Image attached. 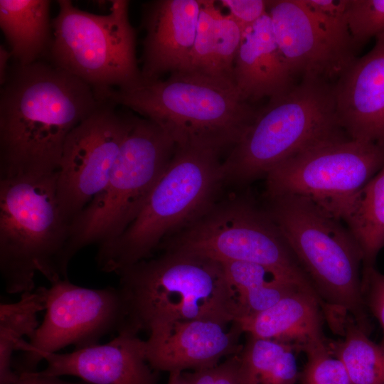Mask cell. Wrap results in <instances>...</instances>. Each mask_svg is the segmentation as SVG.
Listing matches in <instances>:
<instances>
[{"label":"cell","mask_w":384,"mask_h":384,"mask_svg":"<svg viewBox=\"0 0 384 384\" xmlns=\"http://www.w3.org/2000/svg\"><path fill=\"white\" fill-rule=\"evenodd\" d=\"M46 309V287L21 294L14 303L0 304V362L7 365L23 336L31 338L39 326L38 312Z\"/></svg>","instance_id":"25"},{"label":"cell","mask_w":384,"mask_h":384,"mask_svg":"<svg viewBox=\"0 0 384 384\" xmlns=\"http://www.w3.org/2000/svg\"><path fill=\"white\" fill-rule=\"evenodd\" d=\"M332 214L347 225L361 250L363 267L373 266L384 247V165Z\"/></svg>","instance_id":"22"},{"label":"cell","mask_w":384,"mask_h":384,"mask_svg":"<svg viewBox=\"0 0 384 384\" xmlns=\"http://www.w3.org/2000/svg\"><path fill=\"white\" fill-rule=\"evenodd\" d=\"M222 264L236 294L260 286L274 277L267 268L258 264L247 262Z\"/></svg>","instance_id":"31"},{"label":"cell","mask_w":384,"mask_h":384,"mask_svg":"<svg viewBox=\"0 0 384 384\" xmlns=\"http://www.w3.org/2000/svg\"><path fill=\"white\" fill-rule=\"evenodd\" d=\"M362 292L367 309L382 329L383 337L379 344L384 348V274L374 266L363 269Z\"/></svg>","instance_id":"32"},{"label":"cell","mask_w":384,"mask_h":384,"mask_svg":"<svg viewBox=\"0 0 384 384\" xmlns=\"http://www.w3.org/2000/svg\"><path fill=\"white\" fill-rule=\"evenodd\" d=\"M158 250L176 251L220 263L247 262L267 268L323 304L311 282L267 210L235 198L215 203L194 223L168 238Z\"/></svg>","instance_id":"9"},{"label":"cell","mask_w":384,"mask_h":384,"mask_svg":"<svg viewBox=\"0 0 384 384\" xmlns=\"http://www.w3.org/2000/svg\"><path fill=\"white\" fill-rule=\"evenodd\" d=\"M103 100L46 60L13 62L0 90V180L57 172L68 135Z\"/></svg>","instance_id":"1"},{"label":"cell","mask_w":384,"mask_h":384,"mask_svg":"<svg viewBox=\"0 0 384 384\" xmlns=\"http://www.w3.org/2000/svg\"><path fill=\"white\" fill-rule=\"evenodd\" d=\"M11 384H90L84 380L78 383L68 382L56 376L43 375L37 370L19 374L18 379Z\"/></svg>","instance_id":"35"},{"label":"cell","mask_w":384,"mask_h":384,"mask_svg":"<svg viewBox=\"0 0 384 384\" xmlns=\"http://www.w3.org/2000/svg\"><path fill=\"white\" fill-rule=\"evenodd\" d=\"M298 290L295 285L273 277L260 286L238 294L239 319L265 311Z\"/></svg>","instance_id":"30"},{"label":"cell","mask_w":384,"mask_h":384,"mask_svg":"<svg viewBox=\"0 0 384 384\" xmlns=\"http://www.w3.org/2000/svg\"><path fill=\"white\" fill-rule=\"evenodd\" d=\"M201 0H156L142 6V80L185 71L196 35Z\"/></svg>","instance_id":"18"},{"label":"cell","mask_w":384,"mask_h":384,"mask_svg":"<svg viewBox=\"0 0 384 384\" xmlns=\"http://www.w3.org/2000/svg\"><path fill=\"white\" fill-rule=\"evenodd\" d=\"M267 198V212L311 282L331 330L343 336L350 316L369 335L371 324L360 272L363 255L348 229L307 197L283 194Z\"/></svg>","instance_id":"3"},{"label":"cell","mask_w":384,"mask_h":384,"mask_svg":"<svg viewBox=\"0 0 384 384\" xmlns=\"http://www.w3.org/2000/svg\"><path fill=\"white\" fill-rule=\"evenodd\" d=\"M117 274L126 313L121 331H146L152 337L178 321L207 320L227 326L240 316L223 265L212 259L163 251Z\"/></svg>","instance_id":"2"},{"label":"cell","mask_w":384,"mask_h":384,"mask_svg":"<svg viewBox=\"0 0 384 384\" xmlns=\"http://www.w3.org/2000/svg\"><path fill=\"white\" fill-rule=\"evenodd\" d=\"M294 348L247 335L239 353V384H294L299 378Z\"/></svg>","instance_id":"23"},{"label":"cell","mask_w":384,"mask_h":384,"mask_svg":"<svg viewBox=\"0 0 384 384\" xmlns=\"http://www.w3.org/2000/svg\"><path fill=\"white\" fill-rule=\"evenodd\" d=\"M167 384H190L186 373L172 372L169 373Z\"/></svg>","instance_id":"37"},{"label":"cell","mask_w":384,"mask_h":384,"mask_svg":"<svg viewBox=\"0 0 384 384\" xmlns=\"http://www.w3.org/2000/svg\"><path fill=\"white\" fill-rule=\"evenodd\" d=\"M339 125L351 139L384 148V33L334 84Z\"/></svg>","instance_id":"15"},{"label":"cell","mask_w":384,"mask_h":384,"mask_svg":"<svg viewBox=\"0 0 384 384\" xmlns=\"http://www.w3.org/2000/svg\"><path fill=\"white\" fill-rule=\"evenodd\" d=\"M103 100L68 135L57 171L56 193L70 224L105 186L130 128L132 112Z\"/></svg>","instance_id":"13"},{"label":"cell","mask_w":384,"mask_h":384,"mask_svg":"<svg viewBox=\"0 0 384 384\" xmlns=\"http://www.w3.org/2000/svg\"><path fill=\"white\" fill-rule=\"evenodd\" d=\"M329 348L343 363L351 384H384V348L351 317L346 320L343 338L329 341Z\"/></svg>","instance_id":"24"},{"label":"cell","mask_w":384,"mask_h":384,"mask_svg":"<svg viewBox=\"0 0 384 384\" xmlns=\"http://www.w3.org/2000/svg\"><path fill=\"white\" fill-rule=\"evenodd\" d=\"M11 58L10 50H7L2 44L0 46V84H4L9 65V59Z\"/></svg>","instance_id":"36"},{"label":"cell","mask_w":384,"mask_h":384,"mask_svg":"<svg viewBox=\"0 0 384 384\" xmlns=\"http://www.w3.org/2000/svg\"><path fill=\"white\" fill-rule=\"evenodd\" d=\"M57 172L0 180V273L5 290L35 289V275L50 283L68 277L63 265L70 224L56 193Z\"/></svg>","instance_id":"7"},{"label":"cell","mask_w":384,"mask_h":384,"mask_svg":"<svg viewBox=\"0 0 384 384\" xmlns=\"http://www.w3.org/2000/svg\"><path fill=\"white\" fill-rule=\"evenodd\" d=\"M220 11L214 1L201 0L196 38L189 65L185 71L200 73L214 78L213 70L215 26Z\"/></svg>","instance_id":"27"},{"label":"cell","mask_w":384,"mask_h":384,"mask_svg":"<svg viewBox=\"0 0 384 384\" xmlns=\"http://www.w3.org/2000/svg\"><path fill=\"white\" fill-rule=\"evenodd\" d=\"M176 144L154 122L133 114L109 179L70 225L63 265L82 248L111 241L136 218L168 166Z\"/></svg>","instance_id":"8"},{"label":"cell","mask_w":384,"mask_h":384,"mask_svg":"<svg viewBox=\"0 0 384 384\" xmlns=\"http://www.w3.org/2000/svg\"><path fill=\"white\" fill-rule=\"evenodd\" d=\"M383 165V147L344 135L306 149L271 169L265 176L266 196H303L332 214Z\"/></svg>","instance_id":"12"},{"label":"cell","mask_w":384,"mask_h":384,"mask_svg":"<svg viewBox=\"0 0 384 384\" xmlns=\"http://www.w3.org/2000/svg\"><path fill=\"white\" fill-rule=\"evenodd\" d=\"M347 22L357 49L370 38L384 33V0H349Z\"/></svg>","instance_id":"28"},{"label":"cell","mask_w":384,"mask_h":384,"mask_svg":"<svg viewBox=\"0 0 384 384\" xmlns=\"http://www.w3.org/2000/svg\"><path fill=\"white\" fill-rule=\"evenodd\" d=\"M239 353L217 366L186 373L190 384H239Z\"/></svg>","instance_id":"33"},{"label":"cell","mask_w":384,"mask_h":384,"mask_svg":"<svg viewBox=\"0 0 384 384\" xmlns=\"http://www.w3.org/2000/svg\"><path fill=\"white\" fill-rule=\"evenodd\" d=\"M242 28L229 14L219 11L215 26L214 78L235 85L234 65L242 38Z\"/></svg>","instance_id":"26"},{"label":"cell","mask_w":384,"mask_h":384,"mask_svg":"<svg viewBox=\"0 0 384 384\" xmlns=\"http://www.w3.org/2000/svg\"><path fill=\"white\" fill-rule=\"evenodd\" d=\"M277 43L296 76L330 82L356 58L351 34L314 14L303 0H267Z\"/></svg>","instance_id":"14"},{"label":"cell","mask_w":384,"mask_h":384,"mask_svg":"<svg viewBox=\"0 0 384 384\" xmlns=\"http://www.w3.org/2000/svg\"><path fill=\"white\" fill-rule=\"evenodd\" d=\"M305 354L307 360L299 374L302 384H351L345 367L331 353L329 344Z\"/></svg>","instance_id":"29"},{"label":"cell","mask_w":384,"mask_h":384,"mask_svg":"<svg viewBox=\"0 0 384 384\" xmlns=\"http://www.w3.org/2000/svg\"><path fill=\"white\" fill-rule=\"evenodd\" d=\"M242 31L234 65L241 98L250 102L286 93L296 84L295 75L277 43L268 12Z\"/></svg>","instance_id":"19"},{"label":"cell","mask_w":384,"mask_h":384,"mask_svg":"<svg viewBox=\"0 0 384 384\" xmlns=\"http://www.w3.org/2000/svg\"><path fill=\"white\" fill-rule=\"evenodd\" d=\"M105 97L154 122L177 146L219 151L233 147L258 113L234 84L189 71L142 79L129 88L110 89Z\"/></svg>","instance_id":"4"},{"label":"cell","mask_w":384,"mask_h":384,"mask_svg":"<svg viewBox=\"0 0 384 384\" xmlns=\"http://www.w3.org/2000/svg\"><path fill=\"white\" fill-rule=\"evenodd\" d=\"M50 6L48 0H0V27L13 62L46 60L53 42Z\"/></svg>","instance_id":"21"},{"label":"cell","mask_w":384,"mask_h":384,"mask_svg":"<svg viewBox=\"0 0 384 384\" xmlns=\"http://www.w3.org/2000/svg\"><path fill=\"white\" fill-rule=\"evenodd\" d=\"M227 326L207 320L178 321L146 341V360L156 371L209 368L223 357L238 354L243 333L237 321Z\"/></svg>","instance_id":"17"},{"label":"cell","mask_w":384,"mask_h":384,"mask_svg":"<svg viewBox=\"0 0 384 384\" xmlns=\"http://www.w3.org/2000/svg\"><path fill=\"white\" fill-rule=\"evenodd\" d=\"M111 341L75 349L67 353H49L43 375H73L90 384H157L159 371L149 364L146 341L121 331Z\"/></svg>","instance_id":"16"},{"label":"cell","mask_w":384,"mask_h":384,"mask_svg":"<svg viewBox=\"0 0 384 384\" xmlns=\"http://www.w3.org/2000/svg\"><path fill=\"white\" fill-rule=\"evenodd\" d=\"M57 2L46 61L88 84L100 97L110 89H126L140 82L128 1H111L105 15L80 10L69 0Z\"/></svg>","instance_id":"10"},{"label":"cell","mask_w":384,"mask_h":384,"mask_svg":"<svg viewBox=\"0 0 384 384\" xmlns=\"http://www.w3.org/2000/svg\"><path fill=\"white\" fill-rule=\"evenodd\" d=\"M324 321L317 300L298 290L268 309L235 321L247 335L279 341L292 346L296 352L306 353L328 346Z\"/></svg>","instance_id":"20"},{"label":"cell","mask_w":384,"mask_h":384,"mask_svg":"<svg viewBox=\"0 0 384 384\" xmlns=\"http://www.w3.org/2000/svg\"><path fill=\"white\" fill-rule=\"evenodd\" d=\"M46 314L33 336L19 341L22 351L13 367L18 375L36 371L49 353L69 345L75 349L97 344L104 336L120 331L126 313L118 287L93 289L80 287L60 278L46 287Z\"/></svg>","instance_id":"11"},{"label":"cell","mask_w":384,"mask_h":384,"mask_svg":"<svg viewBox=\"0 0 384 384\" xmlns=\"http://www.w3.org/2000/svg\"><path fill=\"white\" fill-rule=\"evenodd\" d=\"M220 153L211 148L176 145L134 221L119 237L98 245L99 269L117 274L149 259L164 240L209 210L225 183Z\"/></svg>","instance_id":"5"},{"label":"cell","mask_w":384,"mask_h":384,"mask_svg":"<svg viewBox=\"0 0 384 384\" xmlns=\"http://www.w3.org/2000/svg\"><path fill=\"white\" fill-rule=\"evenodd\" d=\"M220 3L225 7L242 30L260 19L267 12L266 0H221Z\"/></svg>","instance_id":"34"},{"label":"cell","mask_w":384,"mask_h":384,"mask_svg":"<svg viewBox=\"0 0 384 384\" xmlns=\"http://www.w3.org/2000/svg\"><path fill=\"white\" fill-rule=\"evenodd\" d=\"M346 135L339 125L334 84L303 78L269 100L223 162L225 183L246 184L324 142Z\"/></svg>","instance_id":"6"}]
</instances>
